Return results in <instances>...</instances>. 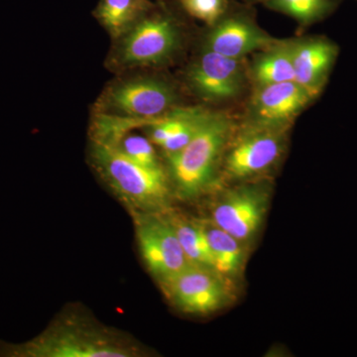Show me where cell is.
<instances>
[{
	"label": "cell",
	"mask_w": 357,
	"mask_h": 357,
	"mask_svg": "<svg viewBox=\"0 0 357 357\" xmlns=\"http://www.w3.org/2000/svg\"><path fill=\"white\" fill-rule=\"evenodd\" d=\"M1 347L0 356H6L136 357L143 354L134 340L70 310L30 342Z\"/></svg>",
	"instance_id": "6da1fadb"
},
{
	"label": "cell",
	"mask_w": 357,
	"mask_h": 357,
	"mask_svg": "<svg viewBox=\"0 0 357 357\" xmlns=\"http://www.w3.org/2000/svg\"><path fill=\"white\" fill-rule=\"evenodd\" d=\"M234 131L229 115L211 112L189 144L176 153L165 155L171 188L178 198H198L215 185L222 154Z\"/></svg>",
	"instance_id": "7a4b0ae2"
},
{
	"label": "cell",
	"mask_w": 357,
	"mask_h": 357,
	"mask_svg": "<svg viewBox=\"0 0 357 357\" xmlns=\"http://www.w3.org/2000/svg\"><path fill=\"white\" fill-rule=\"evenodd\" d=\"M89 157L96 173L131 211H164L172 195L163 168H147L114 148L91 141Z\"/></svg>",
	"instance_id": "3957f363"
},
{
	"label": "cell",
	"mask_w": 357,
	"mask_h": 357,
	"mask_svg": "<svg viewBox=\"0 0 357 357\" xmlns=\"http://www.w3.org/2000/svg\"><path fill=\"white\" fill-rule=\"evenodd\" d=\"M180 21L166 0H158L128 33L117 39L110 57L119 70L167 64L182 43Z\"/></svg>",
	"instance_id": "277c9868"
},
{
	"label": "cell",
	"mask_w": 357,
	"mask_h": 357,
	"mask_svg": "<svg viewBox=\"0 0 357 357\" xmlns=\"http://www.w3.org/2000/svg\"><path fill=\"white\" fill-rule=\"evenodd\" d=\"M177 91L164 79L136 76L119 79L103 91L96 105V114L155 121L173 109Z\"/></svg>",
	"instance_id": "5b68a950"
},
{
	"label": "cell",
	"mask_w": 357,
	"mask_h": 357,
	"mask_svg": "<svg viewBox=\"0 0 357 357\" xmlns=\"http://www.w3.org/2000/svg\"><path fill=\"white\" fill-rule=\"evenodd\" d=\"M143 261L159 285L189 266L168 211H131Z\"/></svg>",
	"instance_id": "8992f818"
},
{
	"label": "cell",
	"mask_w": 357,
	"mask_h": 357,
	"mask_svg": "<svg viewBox=\"0 0 357 357\" xmlns=\"http://www.w3.org/2000/svg\"><path fill=\"white\" fill-rule=\"evenodd\" d=\"M286 129L287 126L249 122L227 145L223 164L225 176L230 180H243L272 168L285 149Z\"/></svg>",
	"instance_id": "52a82bcc"
},
{
	"label": "cell",
	"mask_w": 357,
	"mask_h": 357,
	"mask_svg": "<svg viewBox=\"0 0 357 357\" xmlns=\"http://www.w3.org/2000/svg\"><path fill=\"white\" fill-rule=\"evenodd\" d=\"M160 286L171 304L185 314H211L231 299L229 279L201 265L190 264Z\"/></svg>",
	"instance_id": "ba28073f"
},
{
	"label": "cell",
	"mask_w": 357,
	"mask_h": 357,
	"mask_svg": "<svg viewBox=\"0 0 357 357\" xmlns=\"http://www.w3.org/2000/svg\"><path fill=\"white\" fill-rule=\"evenodd\" d=\"M268 192L261 185H243L229 190L211 210V220L245 243L257 234L266 215Z\"/></svg>",
	"instance_id": "9c48e42d"
},
{
	"label": "cell",
	"mask_w": 357,
	"mask_h": 357,
	"mask_svg": "<svg viewBox=\"0 0 357 357\" xmlns=\"http://www.w3.org/2000/svg\"><path fill=\"white\" fill-rule=\"evenodd\" d=\"M187 83L192 93L208 102L231 100L241 93L244 84L241 59L225 57L204 50L187 70Z\"/></svg>",
	"instance_id": "30bf717a"
},
{
	"label": "cell",
	"mask_w": 357,
	"mask_h": 357,
	"mask_svg": "<svg viewBox=\"0 0 357 357\" xmlns=\"http://www.w3.org/2000/svg\"><path fill=\"white\" fill-rule=\"evenodd\" d=\"M211 27L206 36V49L225 57L243 59L252 52L277 43L243 13H225Z\"/></svg>",
	"instance_id": "8fae6325"
},
{
	"label": "cell",
	"mask_w": 357,
	"mask_h": 357,
	"mask_svg": "<svg viewBox=\"0 0 357 357\" xmlns=\"http://www.w3.org/2000/svg\"><path fill=\"white\" fill-rule=\"evenodd\" d=\"M312 98L314 96L295 81L260 86L251 102L252 121L287 126Z\"/></svg>",
	"instance_id": "7c38bea8"
},
{
	"label": "cell",
	"mask_w": 357,
	"mask_h": 357,
	"mask_svg": "<svg viewBox=\"0 0 357 357\" xmlns=\"http://www.w3.org/2000/svg\"><path fill=\"white\" fill-rule=\"evenodd\" d=\"M295 82L314 98L319 95L332 69L337 47L325 39L291 42Z\"/></svg>",
	"instance_id": "4fadbf2b"
},
{
	"label": "cell",
	"mask_w": 357,
	"mask_h": 357,
	"mask_svg": "<svg viewBox=\"0 0 357 357\" xmlns=\"http://www.w3.org/2000/svg\"><path fill=\"white\" fill-rule=\"evenodd\" d=\"M199 222L203 225L210 246L213 269L229 280L232 277H236L243 267V243L218 227L211 220Z\"/></svg>",
	"instance_id": "5bb4252c"
},
{
	"label": "cell",
	"mask_w": 357,
	"mask_h": 357,
	"mask_svg": "<svg viewBox=\"0 0 357 357\" xmlns=\"http://www.w3.org/2000/svg\"><path fill=\"white\" fill-rule=\"evenodd\" d=\"M150 0H100L93 15L112 38L128 33L151 9Z\"/></svg>",
	"instance_id": "9a60e30c"
},
{
	"label": "cell",
	"mask_w": 357,
	"mask_h": 357,
	"mask_svg": "<svg viewBox=\"0 0 357 357\" xmlns=\"http://www.w3.org/2000/svg\"><path fill=\"white\" fill-rule=\"evenodd\" d=\"M251 75L257 88L295 81L291 43H276L256 59Z\"/></svg>",
	"instance_id": "2e32d148"
},
{
	"label": "cell",
	"mask_w": 357,
	"mask_h": 357,
	"mask_svg": "<svg viewBox=\"0 0 357 357\" xmlns=\"http://www.w3.org/2000/svg\"><path fill=\"white\" fill-rule=\"evenodd\" d=\"M168 215L190 263L213 269L210 246L201 222L188 220L170 211Z\"/></svg>",
	"instance_id": "e0dca14e"
},
{
	"label": "cell",
	"mask_w": 357,
	"mask_h": 357,
	"mask_svg": "<svg viewBox=\"0 0 357 357\" xmlns=\"http://www.w3.org/2000/svg\"><path fill=\"white\" fill-rule=\"evenodd\" d=\"M267 6L287 14L307 25L328 15L335 8V0H265Z\"/></svg>",
	"instance_id": "ac0fdd59"
},
{
	"label": "cell",
	"mask_w": 357,
	"mask_h": 357,
	"mask_svg": "<svg viewBox=\"0 0 357 357\" xmlns=\"http://www.w3.org/2000/svg\"><path fill=\"white\" fill-rule=\"evenodd\" d=\"M153 143L149 138L139 134L131 133V130L115 142L114 146H109L121 152L122 155L132 160L135 163L147 168H163L159 162L155 151Z\"/></svg>",
	"instance_id": "d6986e66"
},
{
	"label": "cell",
	"mask_w": 357,
	"mask_h": 357,
	"mask_svg": "<svg viewBox=\"0 0 357 357\" xmlns=\"http://www.w3.org/2000/svg\"><path fill=\"white\" fill-rule=\"evenodd\" d=\"M184 13L213 26L227 13V0H176Z\"/></svg>",
	"instance_id": "ffe728a7"
}]
</instances>
